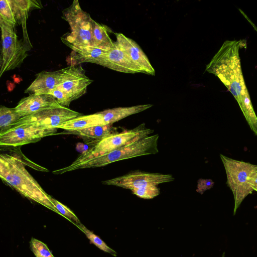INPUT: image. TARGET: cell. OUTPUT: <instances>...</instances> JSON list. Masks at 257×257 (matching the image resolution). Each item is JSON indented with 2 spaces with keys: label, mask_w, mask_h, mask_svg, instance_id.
<instances>
[{
  "label": "cell",
  "mask_w": 257,
  "mask_h": 257,
  "mask_svg": "<svg viewBox=\"0 0 257 257\" xmlns=\"http://www.w3.org/2000/svg\"><path fill=\"white\" fill-rule=\"evenodd\" d=\"M240 41H225L206 66V70L217 76L237 100L251 130L257 136V116L246 88L239 56Z\"/></svg>",
  "instance_id": "cell-1"
},
{
  "label": "cell",
  "mask_w": 257,
  "mask_h": 257,
  "mask_svg": "<svg viewBox=\"0 0 257 257\" xmlns=\"http://www.w3.org/2000/svg\"><path fill=\"white\" fill-rule=\"evenodd\" d=\"M0 177L21 195L58 213L48 195L25 168L17 154H1Z\"/></svg>",
  "instance_id": "cell-2"
},
{
  "label": "cell",
  "mask_w": 257,
  "mask_h": 257,
  "mask_svg": "<svg viewBox=\"0 0 257 257\" xmlns=\"http://www.w3.org/2000/svg\"><path fill=\"white\" fill-rule=\"evenodd\" d=\"M145 125V123H143L134 129L110 135L97 142L93 147L83 152L70 165L55 170L53 173L55 174H61L66 172L73 171L77 166L91 158L108 153L148 137L149 135L154 132V131L146 128Z\"/></svg>",
  "instance_id": "cell-3"
},
{
  "label": "cell",
  "mask_w": 257,
  "mask_h": 257,
  "mask_svg": "<svg viewBox=\"0 0 257 257\" xmlns=\"http://www.w3.org/2000/svg\"><path fill=\"white\" fill-rule=\"evenodd\" d=\"M227 177V184L231 190L234 200L233 214L245 198L252 193L249 181L257 172V165L220 155Z\"/></svg>",
  "instance_id": "cell-4"
},
{
  "label": "cell",
  "mask_w": 257,
  "mask_h": 257,
  "mask_svg": "<svg viewBox=\"0 0 257 257\" xmlns=\"http://www.w3.org/2000/svg\"><path fill=\"white\" fill-rule=\"evenodd\" d=\"M159 135L148 136L106 154L91 158L77 166L75 169L105 166L110 163L133 157L155 154L159 152Z\"/></svg>",
  "instance_id": "cell-5"
},
{
  "label": "cell",
  "mask_w": 257,
  "mask_h": 257,
  "mask_svg": "<svg viewBox=\"0 0 257 257\" xmlns=\"http://www.w3.org/2000/svg\"><path fill=\"white\" fill-rule=\"evenodd\" d=\"M2 50L0 59V77L6 72L19 67L28 56V50L19 40L13 24L0 18Z\"/></svg>",
  "instance_id": "cell-6"
},
{
  "label": "cell",
  "mask_w": 257,
  "mask_h": 257,
  "mask_svg": "<svg viewBox=\"0 0 257 257\" xmlns=\"http://www.w3.org/2000/svg\"><path fill=\"white\" fill-rule=\"evenodd\" d=\"M63 17L71 30V33L66 39L77 44L94 46L93 32L95 21L82 10L78 1H74L63 11Z\"/></svg>",
  "instance_id": "cell-7"
},
{
  "label": "cell",
  "mask_w": 257,
  "mask_h": 257,
  "mask_svg": "<svg viewBox=\"0 0 257 257\" xmlns=\"http://www.w3.org/2000/svg\"><path fill=\"white\" fill-rule=\"evenodd\" d=\"M81 115V113L63 106L50 108L21 118L12 127L30 125L43 128H58L61 124Z\"/></svg>",
  "instance_id": "cell-8"
},
{
  "label": "cell",
  "mask_w": 257,
  "mask_h": 257,
  "mask_svg": "<svg viewBox=\"0 0 257 257\" xmlns=\"http://www.w3.org/2000/svg\"><path fill=\"white\" fill-rule=\"evenodd\" d=\"M58 128H43L30 125L14 126L0 133V146L4 148L16 147L34 143L43 138L57 133Z\"/></svg>",
  "instance_id": "cell-9"
},
{
  "label": "cell",
  "mask_w": 257,
  "mask_h": 257,
  "mask_svg": "<svg viewBox=\"0 0 257 257\" xmlns=\"http://www.w3.org/2000/svg\"><path fill=\"white\" fill-rule=\"evenodd\" d=\"M175 178L171 174L133 171L126 175L102 182L104 185H114L131 190L173 181Z\"/></svg>",
  "instance_id": "cell-10"
},
{
  "label": "cell",
  "mask_w": 257,
  "mask_h": 257,
  "mask_svg": "<svg viewBox=\"0 0 257 257\" xmlns=\"http://www.w3.org/2000/svg\"><path fill=\"white\" fill-rule=\"evenodd\" d=\"M92 82L86 75L81 65H71L64 68L57 87L66 94L72 102L84 95Z\"/></svg>",
  "instance_id": "cell-11"
},
{
  "label": "cell",
  "mask_w": 257,
  "mask_h": 257,
  "mask_svg": "<svg viewBox=\"0 0 257 257\" xmlns=\"http://www.w3.org/2000/svg\"><path fill=\"white\" fill-rule=\"evenodd\" d=\"M115 35L116 41L125 52L139 72L154 75L155 70L139 45L121 33H115Z\"/></svg>",
  "instance_id": "cell-12"
},
{
  "label": "cell",
  "mask_w": 257,
  "mask_h": 257,
  "mask_svg": "<svg viewBox=\"0 0 257 257\" xmlns=\"http://www.w3.org/2000/svg\"><path fill=\"white\" fill-rule=\"evenodd\" d=\"M60 106L62 105L51 95L31 94L22 98L14 108L22 118L44 109Z\"/></svg>",
  "instance_id": "cell-13"
},
{
  "label": "cell",
  "mask_w": 257,
  "mask_h": 257,
  "mask_svg": "<svg viewBox=\"0 0 257 257\" xmlns=\"http://www.w3.org/2000/svg\"><path fill=\"white\" fill-rule=\"evenodd\" d=\"M62 41L72 50L71 59L78 63L89 62L104 66L105 57L109 50L96 47L75 44L65 38Z\"/></svg>",
  "instance_id": "cell-14"
},
{
  "label": "cell",
  "mask_w": 257,
  "mask_h": 257,
  "mask_svg": "<svg viewBox=\"0 0 257 257\" xmlns=\"http://www.w3.org/2000/svg\"><path fill=\"white\" fill-rule=\"evenodd\" d=\"M104 67L123 73H140L135 65L117 42L108 51Z\"/></svg>",
  "instance_id": "cell-15"
},
{
  "label": "cell",
  "mask_w": 257,
  "mask_h": 257,
  "mask_svg": "<svg viewBox=\"0 0 257 257\" xmlns=\"http://www.w3.org/2000/svg\"><path fill=\"white\" fill-rule=\"evenodd\" d=\"M64 68L54 71H43L37 74L25 93L31 94H49L59 84Z\"/></svg>",
  "instance_id": "cell-16"
},
{
  "label": "cell",
  "mask_w": 257,
  "mask_h": 257,
  "mask_svg": "<svg viewBox=\"0 0 257 257\" xmlns=\"http://www.w3.org/2000/svg\"><path fill=\"white\" fill-rule=\"evenodd\" d=\"M16 18L17 23L21 24L24 35V43L29 50L32 48L26 30V21L28 18V12L33 8L40 9L42 7L41 4H37L36 1H19L13 0Z\"/></svg>",
  "instance_id": "cell-17"
},
{
  "label": "cell",
  "mask_w": 257,
  "mask_h": 257,
  "mask_svg": "<svg viewBox=\"0 0 257 257\" xmlns=\"http://www.w3.org/2000/svg\"><path fill=\"white\" fill-rule=\"evenodd\" d=\"M111 32V29L107 26L95 22L93 32V46L109 50L114 44L109 35Z\"/></svg>",
  "instance_id": "cell-18"
},
{
  "label": "cell",
  "mask_w": 257,
  "mask_h": 257,
  "mask_svg": "<svg viewBox=\"0 0 257 257\" xmlns=\"http://www.w3.org/2000/svg\"><path fill=\"white\" fill-rule=\"evenodd\" d=\"M70 132L71 134L80 136L84 139L95 140L96 142L112 134L111 125L96 126Z\"/></svg>",
  "instance_id": "cell-19"
},
{
  "label": "cell",
  "mask_w": 257,
  "mask_h": 257,
  "mask_svg": "<svg viewBox=\"0 0 257 257\" xmlns=\"http://www.w3.org/2000/svg\"><path fill=\"white\" fill-rule=\"evenodd\" d=\"M21 116L14 108H9L1 105L0 107V133L11 128Z\"/></svg>",
  "instance_id": "cell-20"
},
{
  "label": "cell",
  "mask_w": 257,
  "mask_h": 257,
  "mask_svg": "<svg viewBox=\"0 0 257 257\" xmlns=\"http://www.w3.org/2000/svg\"><path fill=\"white\" fill-rule=\"evenodd\" d=\"M77 226L84 233L90 241L100 250L109 253L114 256L117 255L116 251L107 246V245L99 237L91 231L88 229L81 223L78 224Z\"/></svg>",
  "instance_id": "cell-21"
},
{
  "label": "cell",
  "mask_w": 257,
  "mask_h": 257,
  "mask_svg": "<svg viewBox=\"0 0 257 257\" xmlns=\"http://www.w3.org/2000/svg\"><path fill=\"white\" fill-rule=\"evenodd\" d=\"M0 5V18L15 26L17 22L13 1L11 0H1Z\"/></svg>",
  "instance_id": "cell-22"
},
{
  "label": "cell",
  "mask_w": 257,
  "mask_h": 257,
  "mask_svg": "<svg viewBox=\"0 0 257 257\" xmlns=\"http://www.w3.org/2000/svg\"><path fill=\"white\" fill-rule=\"evenodd\" d=\"M30 247L36 257H54L47 245L36 238H31Z\"/></svg>",
  "instance_id": "cell-23"
},
{
  "label": "cell",
  "mask_w": 257,
  "mask_h": 257,
  "mask_svg": "<svg viewBox=\"0 0 257 257\" xmlns=\"http://www.w3.org/2000/svg\"><path fill=\"white\" fill-rule=\"evenodd\" d=\"M51 200L58 212L75 225L77 226L81 222L75 214L68 207L51 197Z\"/></svg>",
  "instance_id": "cell-24"
},
{
  "label": "cell",
  "mask_w": 257,
  "mask_h": 257,
  "mask_svg": "<svg viewBox=\"0 0 257 257\" xmlns=\"http://www.w3.org/2000/svg\"><path fill=\"white\" fill-rule=\"evenodd\" d=\"M132 193L143 199H153L160 194V189L155 185H149L146 187L131 190Z\"/></svg>",
  "instance_id": "cell-25"
},
{
  "label": "cell",
  "mask_w": 257,
  "mask_h": 257,
  "mask_svg": "<svg viewBox=\"0 0 257 257\" xmlns=\"http://www.w3.org/2000/svg\"><path fill=\"white\" fill-rule=\"evenodd\" d=\"M49 94L52 95L63 106L68 107L71 102L66 94L57 86Z\"/></svg>",
  "instance_id": "cell-26"
},
{
  "label": "cell",
  "mask_w": 257,
  "mask_h": 257,
  "mask_svg": "<svg viewBox=\"0 0 257 257\" xmlns=\"http://www.w3.org/2000/svg\"><path fill=\"white\" fill-rule=\"evenodd\" d=\"M214 182L210 179H199L197 181L196 192L203 194L204 192L212 188Z\"/></svg>",
  "instance_id": "cell-27"
},
{
  "label": "cell",
  "mask_w": 257,
  "mask_h": 257,
  "mask_svg": "<svg viewBox=\"0 0 257 257\" xmlns=\"http://www.w3.org/2000/svg\"><path fill=\"white\" fill-rule=\"evenodd\" d=\"M249 185L253 191L257 192V172L250 179Z\"/></svg>",
  "instance_id": "cell-28"
},
{
  "label": "cell",
  "mask_w": 257,
  "mask_h": 257,
  "mask_svg": "<svg viewBox=\"0 0 257 257\" xmlns=\"http://www.w3.org/2000/svg\"><path fill=\"white\" fill-rule=\"evenodd\" d=\"M239 11L243 14L245 18L248 20V21L251 24V25L253 27L254 30L257 32V27L254 25L253 23L247 17V16L243 13V12L239 9Z\"/></svg>",
  "instance_id": "cell-29"
},
{
  "label": "cell",
  "mask_w": 257,
  "mask_h": 257,
  "mask_svg": "<svg viewBox=\"0 0 257 257\" xmlns=\"http://www.w3.org/2000/svg\"><path fill=\"white\" fill-rule=\"evenodd\" d=\"M222 257H225V253H224V252L223 253Z\"/></svg>",
  "instance_id": "cell-30"
}]
</instances>
